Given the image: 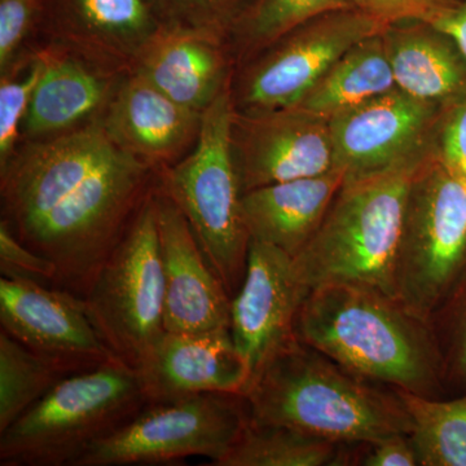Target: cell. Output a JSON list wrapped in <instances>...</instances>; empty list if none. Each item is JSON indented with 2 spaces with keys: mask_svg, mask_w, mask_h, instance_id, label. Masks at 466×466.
Returning a JSON list of instances; mask_svg holds the SVG:
<instances>
[{
  "mask_svg": "<svg viewBox=\"0 0 466 466\" xmlns=\"http://www.w3.org/2000/svg\"><path fill=\"white\" fill-rule=\"evenodd\" d=\"M157 174L116 146L101 118L24 140L0 170L2 219L56 267L52 287L84 299Z\"/></svg>",
  "mask_w": 466,
  "mask_h": 466,
  "instance_id": "1",
  "label": "cell"
},
{
  "mask_svg": "<svg viewBox=\"0 0 466 466\" xmlns=\"http://www.w3.org/2000/svg\"><path fill=\"white\" fill-rule=\"evenodd\" d=\"M297 336L359 379L428 398L444 392L431 324L375 288H312L300 306Z\"/></svg>",
  "mask_w": 466,
  "mask_h": 466,
  "instance_id": "2",
  "label": "cell"
},
{
  "mask_svg": "<svg viewBox=\"0 0 466 466\" xmlns=\"http://www.w3.org/2000/svg\"><path fill=\"white\" fill-rule=\"evenodd\" d=\"M245 400L251 421L288 426L336 443L412 431L397 391L359 379L299 339L259 370Z\"/></svg>",
  "mask_w": 466,
  "mask_h": 466,
  "instance_id": "3",
  "label": "cell"
},
{
  "mask_svg": "<svg viewBox=\"0 0 466 466\" xmlns=\"http://www.w3.org/2000/svg\"><path fill=\"white\" fill-rule=\"evenodd\" d=\"M422 162L343 183L314 238L293 258L300 283L309 289L364 285L397 299L394 265L404 207Z\"/></svg>",
  "mask_w": 466,
  "mask_h": 466,
  "instance_id": "4",
  "label": "cell"
},
{
  "mask_svg": "<svg viewBox=\"0 0 466 466\" xmlns=\"http://www.w3.org/2000/svg\"><path fill=\"white\" fill-rule=\"evenodd\" d=\"M147 403L139 373L121 360L67 376L0 433V465L75 466Z\"/></svg>",
  "mask_w": 466,
  "mask_h": 466,
  "instance_id": "5",
  "label": "cell"
},
{
  "mask_svg": "<svg viewBox=\"0 0 466 466\" xmlns=\"http://www.w3.org/2000/svg\"><path fill=\"white\" fill-rule=\"evenodd\" d=\"M233 113L231 82L202 113L200 134L191 152L157 175L159 188L188 220L231 299L244 280L250 244L233 161Z\"/></svg>",
  "mask_w": 466,
  "mask_h": 466,
  "instance_id": "6",
  "label": "cell"
},
{
  "mask_svg": "<svg viewBox=\"0 0 466 466\" xmlns=\"http://www.w3.org/2000/svg\"><path fill=\"white\" fill-rule=\"evenodd\" d=\"M155 187L82 299L106 348L137 370L165 333Z\"/></svg>",
  "mask_w": 466,
  "mask_h": 466,
  "instance_id": "7",
  "label": "cell"
},
{
  "mask_svg": "<svg viewBox=\"0 0 466 466\" xmlns=\"http://www.w3.org/2000/svg\"><path fill=\"white\" fill-rule=\"evenodd\" d=\"M466 269V180L431 156L416 168L394 265L395 296L425 319Z\"/></svg>",
  "mask_w": 466,
  "mask_h": 466,
  "instance_id": "8",
  "label": "cell"
},
{
  "mask_svg": "<svg viewBox=\"0 0 466 466\" xmlns=\"http://www.w3.org/2000/svg\"><path fill=\"white\" fill-rule=\"evenodd\" d=\"M248 419L242 395L198 394L148 401L86 451L75 466L174 464L195 456L216 466L231 450Z\"/></svg>",
  "mask_w": 466,
  "mask_h": 466,
  "instance_id": "9",
  "label": "cell"
},
{
  "mask_svg": "<svg viewBox=\"0 0 466 466\" xmlns=\"http://www.w3.org/2000/svg\"><path fill=\"white\" fill-rule=\"evenodd\" d=\"M386 24L359 8L339 9L303 24L250 58L232 100L238 112L294 106L339 57Z\"/></svg>",
  "mask_w": 466,
  "mask_h": 466,
  "instance_id": "10",
  "label": "cell"
},
{
  "mask_svg": "<svg viewBox=\"0 0 466 466\" xmlns=\"http://www.w3.org/2000/svg\"><path fill=\"white\" fill-rule=\"evenodd\" d=\"M444 109L400 90L380 95L329 119L334 168L343 183L431 157Z\"/></svg>",
  "mask_w": 466,
  "mask_h": 466,
  "instance_id": "11",
  "label": "cell"
},
{
  "mask_svg": "<svg viewBox=\"0 0 466 466\" xmlns=\"http://www.w3.org/2000/svg\"><path fill=\"white\" fill-rule=\"evenodd\" d=\"M231 142L242 193L334 168L329 121L300 106L235 109Z\"/></svg>",
  "mask_w": 466,
  "mask_h": 466,
  "instance_id": "12",
  "label": "cell"
},
{
  "mask_svg": "<svg viewBox=\"0 0 466 466\" xmlns=\"http://www.w3.org/2000/svg\"><path fill=\"white\" fill-rule=\"evenodd\" d=\"M2 329L70 375L118 360L86 311L84 299L16 276L0 278Z\"/></svg>",
  "mask_w": 466,
  "mask_h": 466,
  "instance_id": "13",
  "label": "cell"
},
{
  "mask_svg": "<svg viewBox=\"0 0 466 466\" xmlns=\"http://www.w3.org/2000/svg\"><path fill=\"white\" fill-rule=\"evenodd\" d=\"M309 293L297 279L293 257L250 240L245 278L231 299V334L251 381L275 355L299 341L297 319Z\"/></svg>",
  "mask_w": 466,
  "mask_h": 466,
  "instance_id": "14",
  "label": "cell"
},
{
  "mask_svg": "<svg viewBox=\"0 0 466 466\" xmlns=\"http://www.w3.org/2000/svg\"><path fill=\"white\" fill-rule=\"evenodd\" d=\"M165 279L164 327L171 333L231 328V297L205 257L188 220L158 184L155 187Z\"/></svg>",
  "mask_w": 466,
  "mask_h": 466,
  "instance_id": "15",
  "label": "cell"
},
{
  "mask_svg": "<svg viewBox=\"0 0 466 466\" xmlns=\"http://www.w3.org/2000/svg\"><path fill=\"white\" fill-rule=\"evenodd\" d=\"M42 23L50 42L126 73L164 25L148 0H45Z\"/></svg>",
  "mask_w": 466,
  "mask_h": 466,
  "instance_id": "16",
  "label": "cell"
},
{
  "mask_svg": "<svg viewBox=\"0 0 466 466\" xmlns=\"http://www.w3.org/2000/svg\"><path fill=\"white\" fill-rule=\"evenodd\" d=\"M137 373L148 401L198 394L245 397L251 382L231 328L202 333L165 330Z\"/></svg>",
  "mask_w": 466,
  "mask_h": 466,
  "instance_id": "17",
  "label": "cell"
},
{
  "mask_svg": "<svg viewBox=\"0 0 466 466\" xmlns=\"http://www.w3.org/2000/svg\"><path fill=\"white\" fill-rule=\"evenodd\" d=\"M39 51L43 72L21 127L23 142L56 137L100 119L128 75L57 43Z\"/></svg>",
  "mask_w": 466,
  "mask_h": 466,
  "instance_id": "18",
  "label": "cell"
},
{
  "mask_svg": "<svg viewBox=\"0 0 466 466\" xmlns=\"http://www.w3.org/2000/svg\"><path fill=\"white\" fill-rule=\"evenodd\" d=\"M116 146L159 171L191 152L202 113L180 106L144 76H125L101 116Z\"/></svg>",
  "mask_w": 466,
  "mask_h": 466,
  "instance_id": "19",
  "label": "cell"
},
{
  "mask_svg": "<svg viewBox=\"0 0 466 466\" xmlns=\"http://www.w3.org/2000/svg\"><path fill=\"white\" fill-rule=\"evenodd\" d=\"M232 56L223 36L164 23L133 72L180 106L204 113L231 84Z\"/></svg>",
  "mask_w": 466,
  "mask_h": 466,
  "instance_id": "20",
  "label": "cell"
},
{
  "mask_svg": "<svg viewBox=\"0 0 466 466\" xmlns=\"http://www.w3.org/2000/svg\"><path fill=\"white\" fill-rule=\"evenodd\" d=\"M381 34L400 90L441 109L466 95V56L449 33L429 21L404 20Z\"/></svg>",
  "mask_w": 466,
  "mask_h": 466,
  "instance_id": "21",
  "label": "cell"
},
{
  "mask_svg": "<svg viewBox=\"0 0 466 466\" xmlns=\"http://www.w3.org/2000/svg\"><path fill=\"white\" fill-rule=\"evenodd\" d=\"M342 184L343 174L332 168L242 193L250 240L272 245L294 258L314 238Z\"/></svg>",
  "mask_w": 466,
  "mask_h": 466,
  "instance_id": "22",
  "label": "cell"
},
{
  "mask_svg": "<svg viewBox=\"0 0 466 466\" xmlns=\"http://www.w3.org/2000/svg\"><path fill=\"white\" fill-rule=\"evenodd\" d=\"M381 33L352 46L294 106L329 121L397 87Z\"/></svg>",
  "mask_w": 466,
  "mask_h": 466,
  "instance_id": "23",
  "label": "cell"
},
{
  "mask_svg": "<svg viewBox=\"0 0 466 466\" xmlns=\"http://www.w3.org/2000/svg\"><path fill=\"white\" fill-rule=\"evenodd\" d=\"M351 444L248 419L231 450L216 466L350 465Z\"/></svg>",
  "mask_w": 466,
  "mask_h": 466,
  "instance_id": "24",
  "label": "cell"
},
{
  "mask_svg": "<svg viewBox=\"0 0 466 466\" xmlns=\"http://www.w3.org/2000/svg\"><path fill=\"white\" fill-rule=\"evenodd\" d=\"M395 391L412 420L410 435L419 465L466 466V392L443 400Z\"/></svg>",
  "mask_w": 466,
  "mask_h": 466,
  "instance_id": "25",
  "label": "cell"
},
{
  "mask_svg": "<svg viewBox=\"0 0 466 466\" xmlns=\"http://www.w3.org/2000/svg\"><path fill=\"white\" fill-rule=\"evenodd\" d=\"M348 8H357L354 0H251L228 39L238 57L250 60L303 24Z\"/></svg>",
  "mask_w": 466,
  "mask_h": 466,
  "instance_id": "26",
  "label": "cell"
},
{
  "mask_svg": "<svg viewBox=\"0 0 466 466\" xmlns=\"http://www.w3.org/2000/svg\"><path fill=\"white\" fill-rule=\"evenodd\" d=\"M67 376L63 367L0 329V433Z\"/></svg>",
  "mask_w": 466,
  "mask_h": 466,
  "instance_id": "27",
  "label": "cell"
},
{
  "mask_svg": "<svg viewBox=\"0 0 466 466\" xmlns=\"http://www.w3.org/2000/svg\"><path fill=\"white\" fill-rule=\"evenodd\" d=\"M444 391L466 392V269L429 318Z\"/></svg>",
  "mask_w": 466,
  "mask_h": 466,
  "instance_id": "28",
  "label": "cell"
},
{
  "mask_svg": "<svg viewBox=\"0 0 466 466\" xmlns=\"http://www.w3.org/2000/svg\"><path fill=\"white\" fill-rule=\"evenodd\" d=\"M42 72L38 47L23 52L9 69L0 73V170L20 146L21 127Z\"/></svg>",
  "mask_w": 466,
  "mask_h": 466,
  "instance_id": "29",
  "label": "cell"
},
{
  "mask_svg": "<svg viewBox=\"0 0 466 466\" xmlns=\"http://www.w3.org/2000/svg\"><path fill=\"white\" fill-rule=\"evenodd\" d=\"M164 23L217 34L229 33L249 0H155Z\"/></svg>",
  "mask_w": 466,
  "mask_h": 466,
  "instance_id": "30",
  "label": "cell"
},
{
  "mask_svg": "<svg viewBox=\"0 0 466 466\" xmlns=\"http://www.w3.org/2000/svg\"><path fill=\"white\" fill-rule=\"evenodd\" d=\"M45 0H0V73L11 67L42 23Z\"/></svg>",
  "mask_w": 466,
  "mask_h": 466,
  "instance_id": "31",
  "label": "cell"
},
{
  "mask_svg": "<svg viewBox=\"0 0 466 466\" xmlns=\"http://www.w3.org/2000/svg\"><path fill=\"white\" fill-rule=\"evenodd\" d=\"M431 156L466 180V95L441 113Z\"/></svg>",
  "mask_w": 466,
  "mask_h": 466,
  "instance_id": "32",
  "label": "cell"
},
{
  "mask_svg": "<svg viewBox=\"0 0 466 466\" xmlns=\"http://www.w3.org/2000/svg\"><path fill=\"white\" fill-rule=\"evenodd\" d=\"M0 272L47 285L55 284L57 274L54 263L18 240L5 219L0 220Z\"/></svg>",
  "mask_w": 466,
  "mask_h": 466,
  "instance_id": "33",
  "label": "cell"
},
{
  "mask_svg": "<svg viewBox=\"0 0 466 466\" xmlns=\"http://www.w3.org/2000/svg\"><path fill=\"white\" fill-rule=\"evenodd\" d=\"M357 8L372 15L381 23L404 20H435L458 7L462 0H354Z\"/></svg>",
  "mask_w": 466,
  "mask_h": 466,
  "instance_id": "34",
  "label": "cell"
},
{
  "mask_svg": "<svg viewBox=\"0 0 466 466\" xmlns=\"http://www.w3.org/2000/svg\"><path fill=\"white\" fill-rule=\"evenodd\" d=\"M350 465L416 466L417 455L410 434H392L381 440L354 443Z\"/></svg>",
  "mask_w": 466,
  "mask_h": 466,
  "instance_id": "35",
  "label": "cell"
},
{
  "mask_svg": "<svg viewBox=\"0 0 466 466\" xmlns=\"http://www.w3.org/2000/svg\"><path fill=\"white\" fill-rule=\"evenodd\" d=\"M433 24L452 35L466 56V0H462L458 7L447 12Z\"/></svg>",
  "mask_w": 466,
  "mask_h": 466,
  "instance_id": "36",
  "label": "cell"
}]
</instances>
